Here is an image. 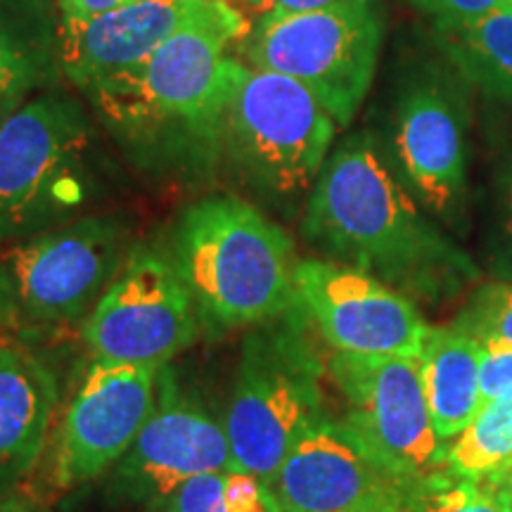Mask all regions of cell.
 <instances>
[{
	"label": "cell",
	"mask_w": 512,
	"mask_h": 512,
	"mask_svg": "<svg viewBox=\"0 0 512 512\" xmlns=\"http://www.w3.org/2000/svg\"><path fill=\"white\" fill-rule=\"evenodd\" d=\"M453 325L484 349H512V285L486 287Z\"/></svg>",
	"instance_id": "24"
},
{
	"label": "cell",
	"mask_w": 512,
	"mask_h": 512,
	"mask_svg": "<svg viewBox=\"0 0 512 512\" xmlns=\"http://www.w3.org/2000/svg\"><path fill=\"white\" fill-rule=\"evenodd\" d=\"M131 249L126 223L114 216H83L0 249L19 323L50 328L86 320Z\"/></svg>",
	"instance_id": "9"
},
{
	"label": "cell",
	"mask_w": 512,
	"mask_h": 512,
	"mask_svg": "<svg viewBox=\"0 0 512 512\" xmlns=\"http://www.w3.org/2000/svg\"><path fill=\"white\" fill-rule=\"evenodd\" d=\"M510 211H512V178H510Z\"/></svg>",
	"instance_id": "34"
},
{
	"label": "cell",
	"mask_w": 512,
	"mask_h": 512,
	"mask_svg": "<svg viewBox=\"0 0 512 512\" xmlns=\"http://www.w3.org/2000/svg\"><path fill=\"white\" fill-rule=\"evenodd\" d=\"M0 512H48V501L29 484H24L22 489L0 498Z\"/></svg>",
	"instance_id": "30"
},
{
	"label": "cell",
	"mask_w": 512,
	"mask_h": 512,
	"mask_svg": "<svg viewBox=\"0 0 512 512\" xmlns=\"http://www.w3.org/2000/svg\"><path fill=\"white\" fill-rule=\"evenodd\" d=\"M145 512H283L266 479L245 470H219L192 477L150 503Z\"/></svg>",
	"instance_id": "22"
},
{
	"label": "cell",
	"mask_w": 512,
	"mask_h": 512,
	"mask_svg": "<svg viewBox=\"0 0 512 512\" xmlns=\"http://www.w3.org/2000/svg\"><path fill=\"white\" fill-rule=\"evenodd\" d=\"M494 477H498L505 484V489H508V494H510V505H512V465L505 467L503 472H498V475H494Z\"/></svg>",
	"instance_id": "33"
},
{
	"label": "cell",
	"mask_w": 512,
	"mask_h": 512,
	"mask_svg": "<svg viewBox=\"0 0 512 512\" xmlns=\"http://www.w3.org/2000/svg\"><path fill=\"white\" fill-rule=\"evenodd\" d=\"M19 323V306L15 297V287L8 275V268L3 264V254H0V332L15 328Z\"/></svg>",
	"instance_id": "29"
},
{
	"label": "cell",
	"mask_w": 512,
	"mask_h": 512,
	"mask_svg": "<svg viewBox=\"0 0 512 512\" xmlns=\"http://www.w3.org/2000/svg\"><path fill=\"white\" fill-rule=\"evenodd\" d=\"M131 0H57V19H60V38L74 34L98 19L105 12L117 10Z\"/></svg>",
	"instance_id": "27"
},
{
	"label": "cell",
	"mask_w": 512,
	"mask_h": 512,
	"mask_svg": "<svg viewBox=\"0 0 512 512\" xmlns=\"http://www.w3.org/2000/svg\"><path fill=\"white\" fill-rule=\"evenodd\" d=\"M91 150V119L72 95H36L0 124V242L60 226L81 207Z\"/></svg>",
	"instance_id": "6"
},
{
	"label": "cell",
	"mask_w": 512,
	"mask_h": 512,
	"mask_svg": "<svg viewBox=\"0 0 512 512\" xmlns=\"http://www.w3.org/2000/svg\"><path fill=\"white\" fill-rule=\"evenodd\" d=\"M131 3H133V0H131Z\"/></svg>",
	"instance_id": "37"
},
{
	"label": "cell",
	"mask_w": 512,
	"mask_h": 512,
	"mask_svg": "<svg viewBox=\"0 0 512 512\" xmlns=\"http://www.w3.org/2000/svg\"><path fill=\"white\" fill-rule=\"evenodd\" d=\"M332 3H337V0H245V5L256 12V17L264 19L304 15V12L328 8Z\"/></svg>",
	"instance_id": "28"
},
{
	"label": "cell",
	"mask_w": 512,
	"mask_h": 512,
	"mask_svg": "<svg viewBox=\"0 0 512 512\" xmlns=\"http://www.w3.org/2000/svg\"><path fill=\"white\" fill-rule=\"evenodd\" d=\"M434 22H465L510 5V0H413Z\"/></svg>",
	"instance_id": "26"
},
{
	"label": "cell",
	"mask_w": 512,
	"mask_h": 512,
	"mask_svg": "<svg viewBox=\"0 0 512 512\" xmlns=\"http://www.w3.org/2000/svg\"><path fill=\"white\" fill-rule=\"evenodd\" d=\"M57 380L31 351L0 344V498L22 489L46 458Z\"/></svg>",
	"instance_id": "17"
},
{
	"label": "cell",
	"mask_w": 512,
	"mask_h": 512,
	"mask_svg": "<svg viewBox=\"0 0 512 512\" xmlns=\"http://www.w3.org/2000/svg\"><path fill=\"white\" fill-rule=\"evenodd\" d=\"M302 83L235 60L230 72L223 143L240 176L275 204L309 197L337 133Z\"/></svg>",
	"instance_id": "5"
},
{
	"label": "cell",
	"mask_w": 512,
	"mask_h": 512,
	"mask_svg": "<svg viewBox=\"0 0 512 512\" xmlns=\"http://www.w3.org/2000/svg\"><path fill=\"white\" fill-rule=\"evenodd\" d=\"M328 375L347 403V425L370 451L408 482L441 470L446 444L437 437L418 358L332 351Z\"/></svg>",
	"instance_id": "11"
},
{
	"label": "cell",
	"mask_w": 512,
	"mask_h": 512,
	"mask_svg": "<svg viewBox=\"0 0 512 512\" xmlns=\"http://www.w3.org/2000/svg\"><path fill=\"white\" fill-rule=\"evenodd\" d=\"M202 325L169 249L136 245L81 325L93 363L164 368L188 351Z\"/></svg>",
	"instance_id": "8"
},
{
	"label": "cell",
	"mask_w": 512,
	"mask_h": 512,
	"mask_svg": "<svg viewBox=\"0 0 512 512\" xmlns=\"http://www.w3.org/2000/svg\"><path fill=\"white\" fill-rule=\"evenodd\" d=\"M434 36L467 83L512 102V5L465 22H434Z\"/></svg>",
	"instance_id": "20"
},
{
	"label": "cell",
	"mask_w": 512,
	"mask_h": 512,
	"mask_svg": "<svg viewBox=\"0 0 512 512\" xmlns=\"http://www.w3.org/2000/svg\"><path fill=\"white\" fill-rule=\"evenodd\" d=\"M242 3H245V0H242Z\"/></svg>",
	"instance_id": "36"
},
{
	"label": "cell",
	"mask_w": 512,
	"mask_h": 512,
	"mask_svg": "<svg viewBox=\"0 0 512 512\" xmlns=\"http://www.w3.org/2000/svg\"><path fill=\"white\" fill-rule=\"evenodd\" d=\"M302 233L328 261L411 299H441L475 275L467 256L425 219L368 133L349 136L328 157L306 197Z\"/></svg>",
	"instance_id": "1"
},
{
	"label": "cell",
	"mask_w": 512,
	"mask_h": 512,
	"mask_svg": "<svg viewBox=\"0 0 512 512\" xmlns=\"http://www.w3.org/2000/svg\"><path fill=\"white\" fill-rule=\"evenodd\" d=\"M384 27L382 0H337L304 15L256 17L242 38V55L249 67L302 83L344 128L373 86Z\"/></svg>",
	"instance_id": "7"
},
{
	"label": "cell",
	"mask_w": 512,
	"mask_h": 512,
	"mask_svg": "<svg viewBox=\"0 0 512 512\" xmlns=\"http://www.w3.org/2000/svg\"><path fill=\"white\" fill-rule=\"evenodd\" d=\"M62 74L60 19L48 0H0V91H43Z\"/></svg>",
	"instance_id": "19"
},
{
	"label": "cell",
	"mask_w": 512,
	"mask_h": 512,
	"mask_svg": "<svg viewBox=\"0 0 512 512\" xmlns=\"http://www.w3.org/2000/svg\"><path fill=\"white\" fill-rule=\"evenodd\" d=\"M247 31L240 10L221 0L147 60L88 88V98L114 136L143 162L204 166L223 140L235 62L228 50Z\"/></svg>",
	"instance_id": "2"
},
{
	"label": "cell",
	"mask_w": 512,
	"mask_h": 512,
	"mask_svg": "<svg viewBox=\"0 0 512 512\" xmlns=\"http://www.w3.org/2000/svg\"><path fill=\"white\" fill-rule=\"evenodd\" d=\"M297 302L332 351L418 358L430 325L411 297L328 259H299Z\"/></svg>",
	"instance_id": "13"
},
{
	"label": "cell",
	"mask_w": 512,
	"mask_h": 512,
	"mask_svg": "<svg viewBox=\"0 0 512 512\" xmlns=\"http://www.w3.org/2000/svg\"><path fill=\"white\" fill-rule=\"evenodd\" d=\"M512 389V349H484L479 366V392L482 403Z\"/></svg>",
	"instance_id": "25"
},
{
	"label": "cell",
	"mask_w": 512,
	"mask_h": 512,
	"mask_svg": "<svg viewBox=\"0 0 512 512\" xmlns=\"http://www.w3.org/2000/svg\"><path fill=\"white\" fill-rule=\"evenodd\" d=\"M162 368L91 363L43 458V498L67 496L110 475L143 430Z\"/></svg>",
	"instance_id": "10"
},
{
	"label": "cell",
	"mask_w": 512,
	"mask_h": 512,
	"mask_svg": "<svg viewBox=\"0 0 512 512\" xmlns=\"http://www.w3.org/2000/svg\"><path fill=\"white\" fill-rule=\"evenodd\" d=\"M415 484L384 465L347 422L328 415L297 439L271 479L283 512L406 505Z\"/></svg>",
	"instance_id": "14"
},
{
	"label": "cell",
	"mask_w": 512,
	"mask_h": 512,
	"mask_svg": "<svg viewBox=\"0 0 512 512\" xmlns=\"http://www.w3.org/2000/svg\"><path fill=\"white\" fill-rule=\"evenodd\" d=\"M233 467L223 420L183 387L169 363L159 370L155 406L126 456L110 472L105 494L114 503L147 508L192 477Z\"/></svg>",
	"instance_id": "12"
},
{
	"label": "cell",
	"mask_w": 512,
	"mask_h": 512,
	"mask_svg": "<svg viewBox=\"0 0 512 512\" xmlns=\"http://www.w3.org/2000/svg\"><path fill=\"white\" fill-rule=\"evenodd\" d=\"M24 102H27V98H22V95H12V93L0 91V124H3V121L8 119L12 112L19 110Z\"/></svg>",
	"instance_id": "31"
},
{
	"label": "cell",
	"mask_w": 512,
	"mask_h": 512,
	"mask_svg": "<svg viewBox=\"0 0 512 512\" xmlns=\"http://www.w3.org/2000/svg\"><path fill=\"white\" fill-rule=\"evenodd\" d=\"M299 302L242 339L223 427L238 470L271 484L297 439L323 411V363Z\"/></svg>",
	"instance_id": "4"
},
{
	"label": "cell",
	"mask_w": 512,
	"mask_h": 512,
	"mask_svg": "<svg viewBox=\"0 0 512 512\" xmlns=\"http://www.w3.org/2000/svg\"><path fill=\"white\" fill-rule=\"evenodd\" d=\"M510 5H512V0H510Z\"/></svg>",
	"instance_id": "35"
},
{
	"label": "cell",
	"mask_w": 512,
	"mask_h": 512,
	"mask_svg": "<svg viewBox=\"0 0 512 512\" xmlns=\"http://www.w3.org/2000/svg\"><path fill=\"white\" fill-rule=\"evenodd\" d=\"M394 162L401 183L434 214L456 216L467 192V102L439 69L415 76L394 114Z\"/></svg>",
	"instance_id": "15"
},
{
	"label": "cell",
	"mask_w": 512,
	"mask_h": 512,
	"mask_svg": "<svg viewBox=\"0 0 512 512\" xmlns=\"http://www.w3.org/2000/svg\"><path fill=\"white\" fill-rule=\"evenodd\" d=\"M406 505H368V508H351L344 512H406Z\"/></svg>",
	"instance_id": "32"
},
{
	"label": "cell",
	"mask_w": 512,
	"mask_h": 512,
	"mask_svg": "<svg viewBox=\"0 0 512 512\" xmlns=\"http://www.w3.org/2000/svg\"><path fill=\"white\" fill-rule=\"evenodd\" d=\"M512 465V389L479 406L475 418L444 448L441 470L486 479Z\"/></svg>",
	"instance_id": "21"
},
{
	"label": "cell",
	"mask_w": 512,
	"mask_h": 512,
	"mask_svg": "<svg viewBox=\"0 0 512 512\" xmlns=\"http://www.w3.org/2000/svg\"><path fill=\"white\" fill-rule=\"evenodd\" d=\"M418 366L434 432L446 444L470 425L482 406V344L456 325L430 328L418 356Z\"/></svg>",
	"instance_id": "18"
},
{
	"label": "cell",
	"mask_w": 512,
	"mask_h": 512,
	"mask_svg": "<svg viewBox=\"0 0 512 512\" xmlns=\"http://www.w3.org/2000/svg\"><path fill=\"white\" fill-rule=\"evenodd\" d=\"M221 0H133L62 36V74L81 91L147 60L178 31L200 22Z\"/></svg>",
	"instance_id": "16"
},
{
	"label": "cell",
	"mask_w": 512,
	"mask_h": 512,
	"mask_svg": "<svg viewBox=\"0 0 512 512\" xmlns=\"http://www.w3.org/2000/svg\"><path fill=\"white\" fill-rule=\"evenodd\" d=\"M166 249L211 337L249 330L297 304L294 240L240 197L190 204Z\"/></svg>",
	"instance_id": "3"
},
{
	"label": "cell",
	"mask_w": 512,
	"mask_h": 512,
	"mask_svg": "<svg viewBox=\"0 0 512 512\" xmlns=\"http://www.w3.org/2000/svg\"><path fill=\"white\" fill-rule=\"evenodd\" d=\"M406 512H512V505L498 477L463 479L437 470L415 484Z\"/></svg>",
	"instance_id": "23"
}]
</instances>
